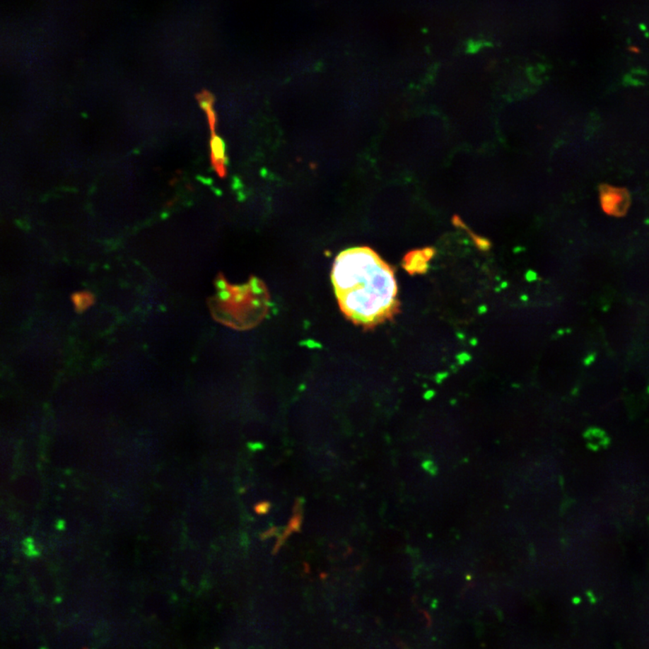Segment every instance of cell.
<instances>
[{
    "label": "cell",
    "mask_w": 649,
    "mask_h": 649,
    "mask_svg": "<svg viewBox=\"0 0 649 649\" xmlns=\"http://www.w3.org/2000/svg\"><path fill=\"white\" fill-rule=\"evenodd\" d=\"M331 278L341 311L356 324L375 327L398 310L394 273L371 248L341 252L334 262Z\"/></svg>",
    "instance_id": "obj_1"
},
{
    "label": "cell",
    "mask_w": 649,
    "mask_h": 649,
    "mask_svg": "<svg viewBox=\"0 0 649 649\" xmlns=\"http://www.w3.org/2000/svg\"><path fill=\"white\" fill-rule=\"evenodd\" d=\"M600 201L603 211L614 216L626 215L631 206V196L627 189L609 185L600 189Z\"/></svg>",
    "instance_id": "obj_3"
},
{
    "label": "cell",
    "mask_w": 649,
    "mask_h": 649,
    "mask_svg": "<svg viewBox=\"0 0 649 649\" xmlns=\"http://www.w3.org/2000/svg\"><path fill=\"white\" fill-rule=\"evenodd\" d=\"M215 127H211V158L213 165H214L216 172L219 176L224 177L227 169H226V153L225 146L221 137L216 136Z\"/></svg>",
    "instance_id": "obj_4"
},
{
    "label": "cell",
    "mask_w": 649,
    "mask_h": 649,
    "mask_svg": "<svg viewBox=\"0 0 649 649\" xmlns=\"http://www.w3.org/2000/svg\"><path fill=\"white\" fill-rule=\"evenodd\" d=\"M628 51L632 52V54H641V50L637 47H629Z\"/></svg>",
    "instance_id": "obj_6"
},
{
    "label": "cell",
    "mask_w": 649,
    "mask_h": 649,
    "mask_svg": "<svg viewBox=\"0 0 649 649\" xmlns=\"http://www.w3.org/2000/svg\"><path fill=\"white\" fill-rule=\"evenodd\" d=\"M71 301L78 313H83L95 303L94 294L90 291H78L71 295Z\"/></svg>",
    "instance_id": "obj_5"
},
{
    "label": "cell",
    "mask_w": 649,
    "mask_h": 649,
    "mask_svg": "<svg viewBox=\"0 0 649 649\" xmlns=\"http://www.w3.org/2000/svg\"><path fill=\"white\" fill-rule=\"evenodd\" d=\"M216 293L209 300L213 317L235 329H252L267 316L270 304L264 284L251 278L247 284L230 285L223 277L216 283Z\"/></svg>",
    "instance_id": "obj_2"
}]
</instances>
